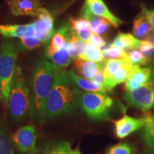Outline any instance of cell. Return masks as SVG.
<instances>
[{"instance_id": "cell-1", "label": "cell", "mask_w": 154, "mask_h": 154, "mask_svg": "<svg viewBox=\"0 0 154 154\" xmlns=\"http://www.w3.org/2000/svg\"><path fill=\"white\" fill-rule=\"evenodd\" d=\"M59 68L52 62L42 59L35 63L31 73L29 117L40 124L45 123L47 99Z\"/></svg>"}, {"instance_id": "cell-2", "label": "cell", "mask_w": 154, "mask_h": 154, "mask_svg": "<svg viewBox=\"0 0 154 154\" xmlns=\"http://www.w3.org/2000/svg\"><path fill=\"white\" fill-rule=\"evenodd\" d=\"M79 88L71 79L68 71L59 67L48 96L45 122L76 111L79 108Z\"/></svg>"}, {"instance_id": "cell-3", "label": "cell", "mask_w": 154, "mask_h": 154, "mask_svg": "<svg viewBox=\"0 0 154 154\" xmlns=\"http://www.w3.org/2000/svg\"><path fill=\"white\" fill-rule=\"evenodd\" d=\"M6 109L8 111L11 120L16 124L22 122L29 116V88L26 85L20 66H17L15 72Z\"/></svg>"}, {"instance_id": "cell-4", "label": "cell", "mask_w": 154, "mask_h": 154, "mask_svg": "<svg viewBox=\"0 0 154 154\" xmlns=\"http://www.w3.org/2000/svg\"><path fill=\"white\" fill-rule=\"evenodd\" d=\"M18 54L19 47L14 41H2L0 45V103L5 108L17 68Z\"/></svg>"}, {"instance_id": "cell-5", "label": "cell", "mask_w": 154, "mask_h": 154, "mask_svg": "<svg viewBox=\"0 0 154 154\" xmlns=\"http://www.w3.org/2000/svg\"><path fill=\"white\" fill-rule=\"evenodd\" d=\"M113 103V100L105 94L84 91L81 89L79 94V108L92 121H102L109 118Z\"/></svg>"}, {"instance_id": "cell-6", "label": "cell", "mask_w": 154, "mask_h": 154, "mask_svg": "<svg viewBox=\"0 0 154 154\" xmlns=\"http://www.w3.org/2000/svg\"><path fill=\"white\" fill-rule=\"evenodd\" d=\"M124 99L128 105L143 112L154 107V78L145 85L126 91Z\"/></svg>"}, {"instance_id": "cell-7", "label": "cell", "mask_w": 154, "mask_h": 154, "mask_svg": "<svg viewBox=\"0 0 154 154\" xmlns=\"http://www.w3.org/2000/svg\"><path fill=\"white\" fill-rule=\"evenodd\" d=\"M15 149L22 154H36L37 133L33 124L20 127L11 136Z\"/></svg>"}, {"instance_id": "cell-8", "label": "cell", "mask_w": 154, "mask_h": 154, "mask_svg": "<svg viewBox=\"0 0 154 154\" xmlns=\"http://www.w3.org/2000/svg\"><path fill=\"white\" fill-rule=\"evenodd\" d=\"M54 17L47 9L42 7L37 19L32 22L35 29V36L44 44L51 40L54 33Z\"/></svg>"}, {"instance_id": "cell-9", "label": "cell", "mask_w": 154, "mask_h": 154, "mask_svg": "<svg viewBox=\"0 0 154 154\" xmlns=\"http://www.w3.org/2000/svg\"><path fill=\"white\" fill-rule=\"evenodd\" d=\"M148 116L143 118H134L124 115L121 119L111 121L114 124V133L116 137L122 139L126 138L133 133L140 129L145 126Z\"/></svg>"}, {"instance_id": "cell-10", "label": "cell", "mask_w": 154, "mask_h": 154, "mask_svg": "<svg viewBox=\"0 0 154 154\" xmlns=\"http://www.w3.org/2000/svg\"><path fill=\"white\" fill-rule=\"evenodd\" d=\"M7 5L14 16L38 17L41 11L42 3L33 0H8Z\"/></svg>"}, {"instance_id": "cell-11", "label": "cell", "mask_w": 154, "mask_h": 154, "mask_svg": "<svg viewBox=\"0 0 154 154\" xmlns=\"http://www.w3.org/2000/svg\"><path fill=\"white\" fill-rule=\"evenodd\" d=\"M153 78L154 70L152 67H140L136 65L125 82V89L126 91H132L145 85Z\"/></svg>"}, {"instance_id": "cell-12", "label": "cell", "mask_w": 154, "mask_h": 154, "mask_svg": "<svg viewBox=\"0 0 154 154\" xmlns=\"http://www.w3.org/2000/svg\"><path fill=\"white\" fill-rule=\"evenodd\" d=\"M69 76L73 81L74 84L79 89L84 91L96 92V93H102L106 94L109 91L103 84L94 82L91 79L84 78V77L75 74L72 70L68 71Z\"/></svg>"}, {"instance_id": "cell-13", "label": "cell", "mask_w": 154, "mask_h": 154, "mask_svg": "<svg viewBox=\"0 0 154 154\" xmlns=\"http://www.w3.org/2000/svg\"><path fill=\"white\" fill-rule=\"evenodd\" d=\"M105 61L101 63H96L93 61L78 59L75 60L74 68L81 76L92 80L99 72V69L104 66Z\"/></svg>"}, {"instance_id": "cell-14", "label": "cell", "mask_w": 154, "mask_h": 154, "mask_svg": "<svg viewBox=\"0 0 154 154\" xmlns=\"http://www.w3.org/2000/svg\"><path fill=\"white\" fill-rule=\"evenodd\" d=\"M45 56L53 63L62 69L68 67L72 61L67 41L63 47L58 51H45Z\"/></svg>"}, {"instance_id": "cell-15", "label": "cell", "mask_w": 154, "mask_h": 154, "mask_svg": "<svg viewBox=\"0 0 154 154\" xmlns=\"http://www.w3.org/2000/svg\"><path fill=\"white\" fill-rule=\"evenodd\" d=\"M70 23L63 24L54 33L49 45L46 47L45 51H58L61 49L66 43L67 36L70 32Z\"/></svg>"}, {"instance_id": "cell-16", "label": "cell", "mask_w": 154, "mask_h": 154, "mask_svg": "<svg viewBox=\"0 0 154 154\" xmlns=\"http://www.w3.org/2000/svg\"><path fill=\"white\" fill-rule=\"evenodd\" d=\"M151 26L147 19L142 12H140L136 19H134L133 24V35L138 40L148 39L151 34Z\"/></svg>"}, {"instance_id": "cell-17", "label": "cell", "mask_w": 154, "mask_h": 154, "mask_svg": "<svg viewBox=\"0 0 154 154\" xmlns=\"http://www.w3.org/2000/svg\"><path fill=\"white\" fill-rule=\"evenodd\" d=\"M70 149V142L67 140H54L42 144L38 148L36 154H68Z\"/></svg>"}, {"instance_id": "cell-18", "label": "cell", "mask_w": 154, "mask_h": 154, "mask_svg": "<svg viewBox=\"0 0 154 154\" xmlns=\"http://www.w3.org/2000/svg\"><path fill=\"white\" fill-rule=\"evenodd\" d=\"M136 65H133L130 62L121 68L116 74L113 75L111 78L104 81V86L108 91H111L118 84H122L126 82L128 78L131 73L133 72Z\"/></svg>"}, {"instance_id": "cell-19", "label": "cell", "mask_w": 154, "mask_h": 154, "mask_svg": "<svg viewBox=\"0 0 154 154\" xmlns=\"http://www.w3.org/2000/svg\"><path fill=\"white\" fill-rule=\"evenodd\" d=\"M66 41L68 42L69 52L72 59L75 61L79 59L81 54L84 51L88 43L81 40L77 36L76 32L72 29L67 36Z\"/></svg>"}, {"instance_id": "cell-20", "label": "cell", "mask_w": 154, "mask_h": 154, "mask_svg": "<svg viewBox=\"0 0 154 154\" xmlns=\"http://www.w3.org/2000/svg\"><path fill=\"white\" fill-rule=\"evenodd\" d=\"M15 149L7 124L0 117V154H16Z\"/></svg>"}, {"instance_id": "cell-21", "label": "cell", "mask_w": 154, "mask_h": 154, "mask_svg": "<svg viewBox=\"0 0 154 154\" xmlns=\"http://www.w3.org/2000/svg\"><path fill=\"white\" fill-rule=\"evenodd\" d=\"M43 43L35 36V29L32 23L28 25L24 36L20 38V48L25 51H30L43 45Z\"/></svg>"}, {"instance_id": "cell-22", "label": "cell", "mask_w": 154, "mask_h": 154, "mask_svg": "<svg viewBox=\"0 0 154 154\" xmlns=\"http://www.w3.org/2000/svg\"><path fill=\"white\" fill-rule=\"evenodd\" d=\"M141 41L138 40L131 34L119 33L113 39L111 45L123 49L124 50H131L138 49Z\"/></svg>"}, {"instance_id": "cell-23", "label": "cell", "mask_w": 154, "mask_h": 154, "mask_svg": "<svg viewBox=\"0 0 154 154\" xmlns=\"http://www.w3.org/2000/svg\"><path fill=\"white\" fill-rule=\"evenodd\" d=\"M27 24H0V34L6 38H21L28 27Z\"/></svg>"}, {"instance_id": "cell-24", "label": "cell", "mask_w": 154, "mask_h": 154, "mask_svg": "<svg viewBox=\"0 0 154 154\" xmlns=\"http://www.w3.org/2000/svg\"><path fill=\"white\" fill-rule=\"evenodd\" d=\"M79 59L96 63H101L105 61L102 50L89 43L87 44L84 51L81 54Z\"/></svg>"}, {"instance_id": "cell-25", "label": "cell", "mask_w": 154, "mask_h": 154, "mask_svg": "<svg viewBox=\"0 0 154 154\" xmlns=\"http://www.w3.org/2000/svg\"><path fill=\"white\" fill-rule=\"evenodd\" d=\"M129 63L128 59H109L105 61L104 67H103V75L104 81L111 78L113 74H116L121 68Z\"/></svg>"}, {"instance_id": "cell-26", "label": "cell", "mask_w": 154, "mask_h": 154, "mask_svg": "<svg viewBox=\"0 0 154 154\" xmlns=\"http://www.w3.org/2000/svg\"><path fill=\"white\" fill-rule=\"evenodd\" d=\"M142 138L144 143L151 149H154V113L148 116V119L142 131Z\"/></svg>"}, {"instance_id": "cell-27", "label": "cell", "mask_w": 154, "mask_h": 154, "mask_svg": "<svg viewBox=\"0 0 154 154\" xmlns=\"http://www.w3.org/2000/svg\"><path fill=\"white\" fill-rule=\"evenodd\" d=\"M104 58L112 59H128V53L124 49L111 45L110 47L102 50Z\"/></svg>"}, {"instance_id": "cell-28", "label": "cell", "mask_w": 154, "mask_h": 154, "mask_svg": "<svg viewBox=\"0 0 154 154\" xmlns=\"http://www.w3.org/2000/svg\"><path fill=\"white\" fill-rule=\"evenodd\" d=\"M128 60L133 65H145L149 62V60L146 59L143 54L138 49H134L128 50Z\"/></svg>"}, {"instance_id": "cell-29", "label": "cell", "mask_w": 154, "mask_h": 154, "mask_svg": "<svg viewBox=\"0 0 154 154\" xmlns=\"http://www.w3.org/2000/svg\"><path fill=\"white\" fill-rule=\"evenodd\" d=\"M132 146L128 143H119L108 149L106 154H133Z\"/></svg>"}, {"instance_id": "cell-30", "label": "cell", "mask_w": 154, "mask_h": 154, "mask_svg": "<svg viewBox=\"0 0 154 154\" xmlns=\"http://www.w3.org/2000/svg\"><path fill=\"white\" fill-rule=\"evenodd\" d=\"M70 26L71 29L75 32H78L79 30L91 28L89 22L86 19L80 17V18H70Z\"/></svg>"}, {"instance_id": "cell-31", "label": "cell", "mask_w": 154, "mask_h": 154, "mask_svg": "<svg viewBox=\"0 0 154 154\" xmlns=\"http://www.w3.org/2000/svg\"><path fill=\"white\" fill-rule=\"evenodd\" d=\"M138 49L149 61L154 54V45L148 39L141 40V43Z\"/></svg>"}, {"instance_id": "cell-32", "label": "cell", "mask_w": 154, "mask_h": 154, "mask_svg": "<svg viewBox=\"0 0 154 154\" xmlns=\"http://www.w3.org/2000/svg\"><path fill=\"white\" fill-rule=\"evenodd\" d=\"M77 34V36H79V38H80L82 41L88 43L89 40L91 39L92 35L94 34L93 30L91 28H88L85 29L79 30L78 32H76Z\"/></svg>"}, {"instance_id": "cell-33", "label": "cell", "mask_w": 154, "mask_h": 154, "mask_svg": "<svg viewBox=\"0 0 154 154\" xmlns=\"http://www.w3.org/2000/svg\"><path fill=\"white\" fill-rule=\"evenodd\" d=\"M140 7H141V11L140 12L143 13L146 18L147 19L148 22L151 25L152 30L154 32V10L148 9L143 5H141Z\"/></svg>"}, {"instance_id": "cell-34", "label": "cell", "mask_w": 154, "mask_h": 154, "mask_svg": "<svg viewBox=\"0 0 154 154\" xmlns=\"http://www.w3.org/2000/svg\"><path fill=\"white\" fill-rule=\"evenodd\" d=\"M88 43L93 44V45L96 46V47L101 48L103 47L106 45V41L102 36H101L99 34H94L92 35L91 39L89 40Z\"/></svg>"}, {"instance_id": "cell-35", "label": "cell", "mask_w": 154, "mask_h": 154, "mask_svg": "<svg viewBox=\"0 0 154 154\" xmlns=\"http://www.w3.org/2000/svg\"><path fill=\"white\" fill-rule=\"evenodd\" d=\"M104 67V66H103ZM103 67L100 69L97 74L93 78V81L99 83V84H103L104 85V75H103Z\"/></svg>"}, {"instance_id": "cell-36", "label": "cell", "mask_w": 154, "mask_h": 154, "mask_svg": "<svg viewBox=\"0 0 154 154\" xmlns=\"http://www.w3.org/2000/svg\"><path fill=\"white\" fill-rule=\"evenodd\" d=\"M68 154H82V152H81L79 148L77 147L76 149H70V151H69Z\"/></svg>"}, {"instance_id": "cell-37", "label": "cell", "mask_w": 154, "mask_h": 154, "mask_svg": "<svg viewBox=\"0 0 154 154\" xmlns=\"http://www.w3.org/2000/svg\"><path fill=\"white\" fill-rule=\"evenodd\" d=\"M148 40H149V41L154 45V33L151 34V35H150L149 37L148 38Z\"/></svg>"}, {"instance_id": "cell-38", "label": "cell", "mask_w": 154, "mask_h": 154, "mask_svg": "<svg viewBox=\"0 0 154 154\" xmlns=\"http://www.w3.org/2000/svg\"><path fill=\"white\" fill-rule=\"evenodd\" d=\"M144 154H154V149H150L145 151Z\"/></svg>"}, {"instance_id": "cell-39", "label": "cell", "mask_w": 154, "mask_h": 154, "mask_svg": "<svg viewBox=\"0 0 154 154\" xmlns=\"http://www.w3.org/2000/svg\"><path fill=\"white\" fill-rule=\"evenodd\" d=\"M33 1H36V2H41V1H42V0H33Z\"/></svg>"}]
</instances>
